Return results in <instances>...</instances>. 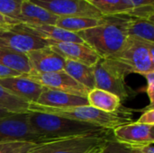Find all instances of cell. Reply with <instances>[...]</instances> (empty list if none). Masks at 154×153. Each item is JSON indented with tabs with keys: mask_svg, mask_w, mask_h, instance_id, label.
<instances>
[{
	"mask_svg": "<svg viewBox=\"0 0 154 153\" xmlns=\"http://www.w3.org/2000/svg\"><path fill=\"white\" fill-rule=\"evenodd\" d=\"M139 124H147V125H154V108L153 106L148 107L143 115L140 116V118L136 121Z\"/></svg>",
	"mask_w": 154,
	"mask_h": 153,
	"instance_id": "30",
	"label": "cell"
},
{
	"mask_svg": "<svg viewBox=\"0 0 154 153\" xmlns=\"http://www.w3.org/2000/svg\"><path fill=\"white\" fill-rule=\"evenodd\" d=\"M127 37H133L154 43L153 22L131 17L126 25Z\"/></svg>",
	"mask_w": 154,
	"mask_h": 153,
	"instance_id": "22",
	"label": "cell"
},
{
	"mask_svg": "<svg viewBox=\"0 0 154 153\" xmlns=\"http://www.w3.org/2000/svg\"><path fill=\"white\" fill-rule=\"evenodd\" d=\"M98 153H133L129 147L121 144L114 139H106Z\"/></svg>",
	"mask_w": 154,
	"mask_h": 153,
	"instance_id": "28",
	"label": "cell"
},
{
	"mask_svg": "<svg viewBox=\"0 0 154 153\" xmlns=\"http://www.w3.org/2000/svg\"><path fill=\"white\" fill-rule=\"evenodd\" d=\"M95 87L111 92L121 98L129 96V89L125 83V77L129 74L127 69L114 58L100 59L93 66Z\"/></svg>",
	"mask_w": 154,
	"mask_h": 153,
	"instance_id": "6",
	"label": "cell"
},
{
	"mask_svg": "<svg viewBox=\"0 0 154 153\" xmlns=\"http://www.w3.org/2000/svg\"><path fill=\"white\" fill-rule=\"evenodd\" d=\"M46 46H49V41L36 35L23 23L0 25V48L26 54Z\"/></svg>",
	"mask_w": 154,
	"mask_h": 153,
	"instance_id": "7",
	"label": "cell"
},
{
	"mask_svg": "<svg viewBox=\"0 0 154 153\" xmlns=\"http://www.w3.org/2000/svg\"><path fill=\"white\" fill-rule=\"evenodd\" d=\"M108 132L42 141L35 142L28 153H97L108 139Z\"/></svg>",
	"mask_w": 154,
	"mask_h": 153,
	"instance_id": "4",
	"label": "cell"
},
{
	"mask_svg": "<svg viewBox=\"0 0 154 153\" xmlns=\"http://www.w3.org/2000/svg\"><path fill=\"white\" fill-rule=\"evenodd\" d=\"M24 76L48 89L57 90L85 98H87L89 92L88 88L78 83L64 70L51 73H37L31 71Z\"/></svg>",
	"mask_w": 154,
	"mask_h": 153,
	"instance_id": "9",
	"label": "cell"
},
{
	"mask_svg": "<svg viewBox=\"0 0 154 153\" xmlns=\"http://www.w3.org/2000/svg\"><path fill=\"white\" fill-rule=\"evenodd\" d=\"M10 114H14V113H10L3 108L0 107V116H5V115H10Z\"/></svg>",
	"mask_w": 154,
	"mask_h": 153,
	"instance_id": "34",
	"label": "cell"
},
{
	"mask_svg": "<svg viewBox=\"0 0 154 153\" xmlns=\"http://www.w3.org/2000/svg\"><path fill=\"white\" fill-rule=\"evenodd\" d=\"M32 3L60 16L101 18L103 14L86 0H30Z\"/></svg>",
	"mask_w": 154,
	"mask_h": 153,
	"instance_id": "10",
	"label": "cell"
},
{
	"mask_svg": "<svg viewBox=\"0 0 154 153\" xmlns=\"http://www.w3.org/2000/svg\"><path fill=\"white\" fill-rule=\"evenodd\" d=\"M0 85L15 96L29 104H36L44 87L24 75L0 79Z\"/></svg>",
	"mask_w": 154,
	"mask_h": 153,
	"instance_id": "13",
	"label": "cell"
},
{
	"mask_svg": "<svg viewBox=\"0 0 154 153\" xmlns=\"http://www.w3.org/2000/svg\"><path fill=\"white\" fill-rule=\"evenodd\" d=\"M122 1L129 8L145 5H153V0H122Z\"/></svg>",
	"mask_w": 154,
	"mask_h": 153,
	"instance_id": "32",
	"label": "cell"
},
{
	"mask_svg": "<svg viewBox=\"0 0 154 153\" xmlns=\"http://www.w3.org/2000/svg\"><path fill=\"white\" fill-rule=\"evenodd\" d=\"M129 19L130 16L124 13L104 15L99 25L80 31L77 34L100 58H111L122 50L126 41Z\"/></svg>",
	"mask_w": 154,
	"mask_h": 153,
	"instance_id": "1",
	"label": "cell"
},
{
	"mask_svg": "<svg viewBox=\"0 0 154 153\" xmlns=\"http://www.w3.org/2000/svg\"><path fill=\"white\" fill-rule=\"evenodd\" d=\"M29 112L54 115L88 124L107 131H111L119 125L133 122L130 117H127L128 115L126 114L124 115L119 112L106 113L94 108L89 105L66 108H52L39 106L37 104H29Z\"/></svg>",
	"mask_w": 154,
	"mask_h": 153,
	"instance_id": "3",
	"label": "cell"
},
{
	"mask_svg": "<svg viewBox=\"0 0 154 153\" xmlns=\"http://www.w3.org/2000/svg\"><path fill=\"white\" fill-rule=\"evenodd\" d=\"M0 22H1L2 23H4V24H5V23H6L5 18L2 14H0Z\"/></svg>",
	"mask_w": 154,
	"mask_h": 153,
	"instance_id": "35",
	"label": "cell"
},
{
	"mask_svg": "<svg viewBox=\"0 0 154 153\" xmlns=\"http://www.w3.org/2000/svg\"><path fill=\"white\" fill-rule=\"evenodd\" d=\"M143 77L146 78L147 86L144 89L145 93L147 94L149 99H150V106H153L154 102V71L147 73L143 75Z\"/></svg>",
	"mask_w": 154,
	"mask_h": 153,
	"instance_id": "29",
	"label": "cell"
},
{
	"mask_svg": "<svg viewBox=\"0 0 154 153\" xmlns=\"http://www.w3.org/2000/svg\"><path fill=\"white\" fill-rule=\"evenodd\" d=\"M23 0H0V14H2L7 23H20L21 5Z\"/></svg>",
	"mask_w": 154,
	"mask_h": 153,
	"instance_id": "24",
	"label": "cell"
},
{
	"mask_svg": "<svg viewBox=\"0 0 154 153\" xmlns=\"http://www.w3.org/2000/svg\"><path fill=\"white\" fill-rule=\"evenodd\" d=\"M0 107L14 114H28L29 103L11 94L0 85Z\"/></svg>",
	"mask_w": 154,
	"mask_h": 153,
	"instance_id": "23",
	"label": "cell"
},
{
	"mask_svg": "<svg viewBox=\"0 0 154 153\" xmlns=\"http://www.w3.org/2000/svg\"><path fill=\"white\" fill-rule=\"evenodd\" d=\"M49 47L63 59L93 67L101 59L99 55L85 42L51 41Z\"/></svg>",
	"mask_w": 154,
	"mask_h": 153,
	"instance_id": "12",
	"label": "cell"
},
{
	"mask_svg": "<svg viewBox=\"0 0 154 153\" xmlns=\"http://www.w3.org/2000/svg\"><path fill=\"white\" fill-rule=\"evenodd\" d=\"M39 106L52 108H66L88 105L87 98L67 94L64 92L45 88L42 92L37 103Z\"/></svg>",
	"mask_w": 154,
	"mask_h": 153,
	"instance_id": "15",
	"label": "cell"
},
{
	"mask_svg": "<svg viewBox=\"0 0 154 153\" xmlns=\"http://www.w3.org/2000/svg\"><path fill=\"white\" fill-rule=\"evenodd\" d=\"M35 142H12L0 143V153H28Z\"/></svg>",
	"mask_w": 154,
	"mask_h": 153,
	"instance_id": "26",
	"label": "cell"
},
{
	"mask_svg": "<svg viewBox=\"0 0 154 153\" xmlns=\"http://www.w3.org/2000/svg\"><path fill=\"white\" fill-rule=\"evenodd\" d=\"M64 71L69 74L73 79H75L78 83H79L88 90H91L96 87L93 67L66 60Z\"/></svg>",
	"mask_w": 154,
	"mask_h": 153,
	"instance_id": "19",
	"label": "cell"
},
{
	"mask_svg": "<svg viewBox=\"0 0 154 153\" xmlns=\"http://www.w3.org/2000/svg\"><path fill=\"white\" fill-rule=\"evenodd\" d=\"M20 74L13 71L5 67H3L0 65V79L1 78H9V77H14V76H19Z\"/></svg>",
	"mask_w": 154,
	"mask_h": 153,
	"instance_id": "33",
	"label": "cell"
},
{
	"mask_svg": "<svg viewBox=\"0 0 154 153\" xmlns=\"http://www.w3.org/2000/svg\"><path fill=\"white\" fill-rule=\"evenodd\" d=\"M59 16L48 10L32 3L30 0H23L21 5L20 23L26 24H51L55 25Z\"/></svg>",
	"mask_w": 154,
	"mask_h": 153,
	"instance_id": "16",
	"label": "cell"
},
{
	"mask_svg": "<svg viewBox=\"0 0 154 153\" xmlns=\"http://www.w3.org/2000/svg\"><path fill=\"white\" fill-rule=\"evenodd\" d=\"M103 16L101 18L81 16H60L58 18L55 25L66 31L77 33L80 31L99 25L103 22Z\"/></svg>",
	"mask_w": 154,
	"mask_h": 153,
	"instance_id": "21",
	"label": "cell"
},
{
	"mask_svg": "<svg viewBox=\"0 0 154 153\" xmlns=\"http://www.w3.org/2000/svg\"><path fill=\"white\" fill-rule=\"evenodd\" d=\"M97 153H98V152H97Z\"/></svg>",
	"mask_w": 154,
	"mask_h": 153,
	"instance_id": "37",
	"label": "cell"
},
{
	"mask_svg": "<svg viewBox=\"0 0 154 153\" xmlns=\"http://www.w3.org/2000/svg\"><path fill=\"white\" fill-rule=\"evenodd\" d=\"M103 15L125 13L129 9L122 0H86Z\"/></svg>",
	"mask_w": 154,
	"mask_h": 153,
	"instance_id": "25",
	"label": "cell"
},
{
	"mask_svg": "<svg viewBox=\"0 0 154 153\" xmlns=\"http://www.w3.org/2000/svg\"><path fill=\"white\" fill-rule=\"evenodd\" d=\"M0 65L20 75H25L32 71L26 54L3 48H0Z\"/></svg>",
	"mask_w": 154,
	"mask_h": 153,
	"instance_id": "20",
	"label": "cell"
},
{
	"mask_svg": "<svg viewBox=\"0 0 154 153\" xmlns=\"http://www.w3.org/2000/svg\"><path fill=\"white\" fill-rule=\"evenodd\" d=\"M36 35L50 42H84L75 32L66 31L56 25L51 24H26Z\"/></svg>",
	"mask_w": 154,
	"mask_h": 153,
	"instance_id": "17",
	"label": "cell"
},
{
	"mask_svg": "<svg viewBox=\"0 0 154 153\" xmlns=\"http://www.w3.org/2000/svg\"><path fill=\"white\" fill-rule=\"evenodd\" d=\"M3 24H4V23H2L0 22V25H3Z\"/></svg>",
	"mask_w": 154,
	"mask_h": 153,
	"instance_id": "36",
	"label": "cell"
},
{
	"mask_svg": "<svg viewBox=\"0 0 154 153\" xmlns=\"http://www.w3.org/2000/svg\"><path fill=\"white\" fill-rule=\"evenodd\" d=\"M28 116L32 129L42 141L107 132L88 124L45 113L29 112Z\"/></svg>",
	"mask_w": 154,
	"mask_h": 153,
	"instance_id": "2",
	"label": "cell"
},
{
	"mask_svg": "<svg viewBox=\"0 0 154 153\" xmlns=\"http://www.w3.org/2000/svg\"><path fill=\"white\" fill-rule=\"evenodd\" d=\"M129 149L133 153H154V143L129 147Z\"/></svg>",
	"mask_w": 154,
	"mask_h": 153,
	"instance_id": "31",
	"label": "cell"
},
{
	"mask_svg": "<svg viewBox=\"0 0 154 153\" xmlns=\"http://www.w3.org/2000/svg\"><path fill=\"white\" fill-rule=\"evenodd\" d=\"M26 56L33 72L51 73L64 70L66 60L49 46L31 50L26 53Z\"/></svg>",
	"mask_w": 154,
	"mask_h": 153,
	"instance_id": "14",
	"label": "cell"
},
{
	"mask_svg": "<svg viewBox=\"0 0 154 153\" xmlns=\"http://www.w3.org/2000/svg\"><path fill=\"white\" fill-rule=\"evenodd\" d=\"M124 14H126L131 17H134L138 19H144V20L153 22V5H145L132 7V8H129L127 11H125Z\"/></svg>",
	"mask_w": 154,
	"mask_h": 153,
	"instance_id": "27",
	"label": "cell"
},
{
	"mask_svg": "<svg viewBox=\"0 0 154 153\" xmlns=\"http://www.w3.org/2000/svg\"><path fill=\"white\" fill-rule=\"evenodd\" d=\"M12 142H42L30 124L28 114L0 116V143Z\"/></svg>",
	"mask_w": 154,
	"mask_h": 153,
	"instance_id": "8",
	"label": "cell"
},
{
	"mask_svg": "<svg viewBox=\"0 0 154 153\" xmlns=\"http://www.w3.org/2000/svg\"><path fill=\"white\" fill-rule=\"evenodd\" d=\"M87 101L90 106L106 113L118 112L122 104L121 98L116 95L97 87L89 90Z\"/></svg>",
	"mask_w": 154,
	"mask_h": 153,
	"instance_id": "18",
	"label": "cell"
},
{
	"mask_svg": "<svg viewBox=\"0 0 154 153\" xmlns=\"http://www.w3.org/2000/svg\"><path fill=\"white\" fill-rule=\"evenodd\" d=\"M154 125L131 122L113 129L114 140L127 147L154 143Z\"/></svg>",
	"mask_w": 154,
	"mask_h": 153,
	"instance_id": "11",
	"label": "cell"
},
{
	"mask_svg": "<svg viewBox=\"0 0 154 153\" xmlns=\"http://www.w3.org/2000/svg\"><path fill=\"white\" fill-rule=\"evenodd\" d=\"M130 73L145 75L154 71V43L127 37L122 50L114 57Z\"/></svg>",
	"mask_w": 154,
	"mask_h": 153,
	"instance_id": "5",
	"label": "cell"
}]
</instances>
